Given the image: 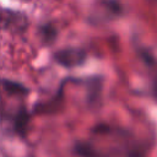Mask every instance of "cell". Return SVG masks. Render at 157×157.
I'll return each mask as SVG.
<instances>
[{
    "instance_id": "3",
    "label": "cell",
    "mask_w": 157,
    "mask_h": 157,
    "mask_svg": "<svg viewBox=\"0 0 157 157\" xmlns=\"http://www.w3.org/2000/svg\"><path fill=\"white\" fill-rule=\"evenodd\" d=\"M28 121H29V114L25 108H21L13 118V130L20 135H25L27 131Z\"/></svg>"
},
{
    "instance_id": "5",
    "label": "cell",
    "mask_w": 157,
    "mask_h": 157,
    "mask_svg": "<svg viewBox=\"0 0 157 157\" xmlns=\"http://www.w3.org/2000/svg\"><path fill=\"white\" fill-rule=\"evenodd\" d=\"M2 87L10 94H25L27 92V88L25 86H22L21 83H18V82L2 81Z\"/></svg>"
},
{
    "instance_id": "1",
    "label": "cell",
    "mask_w": 157,
    "mask_h": 157,
    "mask_svg": "<svg viewBox=\"0 0 157 157\" xmlns=\"http://www.w3.org/2000/svg\"><path fill=\"white\" fill-rule=\"evenodd\" d=\"M27 25L25 15L11 11L7 9H0V28L6 31H23Z\"/></svg>"
},
{
    "instance_id": "4",
    "label": "cell",
    "mask_w": 157,
    "mask_h": 157,
    "mask_svg": "<svg viewBox=\"0 0 157 157\" xmlns=\"http://www.w3.org/2000/svg\"><path fill=\"white\" fill-rule=\"evenodd\" d=\"M74 151L78 157H101L98 151L92 145L86 142H77L74 147Z\"/></svg>"
},
{
    "instance_id": "2",
    "label": "cell",
    "mask_w": 157,
    "mask_h": 157,
    "mask_svg": "<svg viewBox=\"0 0 157 157\" xmlns=\"http://www.w3.org/2000/svg\"><path fill=\"white\" fill-rule=\"evenodd\" d=\"M54 59L61 66L75 67V66H80L85 63L86 53H85V50L78 49V48H66V49L56 52L54 55Z\"/></svg>"
},
{
    "instance_id": "6",
    "label": "cell",
    "mask_w": 157,
    "mask_h": 157,
    "mask_svg": "<svg viewBox=\"0 0 157 157\" xmlns=\"http://www.w3.org/2000/svg\"><path fill=\"white\" fill-rule=\"evenodd\" d=\"M40 36H42V38H43L44 42L50 43L52 40L55 39V37H56V31H55V28H54L52 25H44V26H42V28H40Z\"/></svg>"
}]
</instances>
